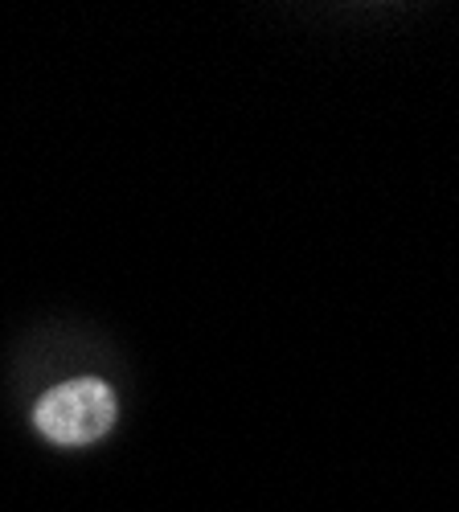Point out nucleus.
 Segmentation results:
<instances>
[{
  "label": "nucleus",
  "mask_w": 459,
  "mask_h": 512,
  "mask_svg": "<svg viewBox=\"0 0 459 512\" xmlns=\"http://www.w3.org/2000/svg\"><path fill=\"white\" fill-rule=\"evenodd\" d=\"M33 422L58 447H87L115 426V394L99 377L62 381L50 394H41Z\"/></svg>",
  "instance_id": "1"
}]
</instances>
